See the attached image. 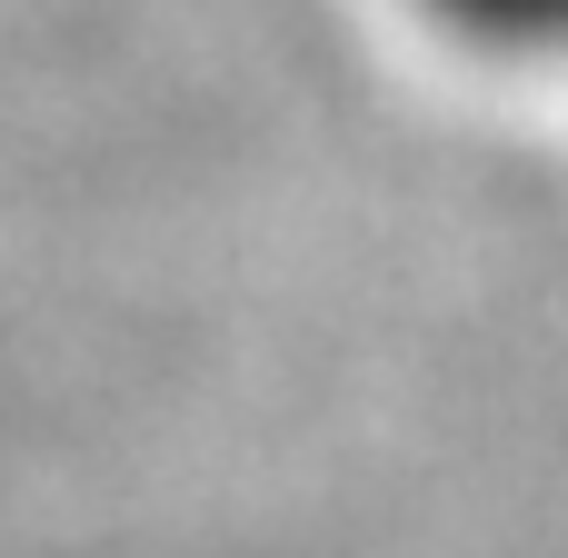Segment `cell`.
Segmentation results:
<instances>
[{
	"instance_id": "cell-1",
	"label": "cell",
	"mask_w": 568,
	"mask_h": 558,
	"mask_svg": "<svg viewBox=\"0 0 568 558\" xmlns=\"http://www.w3.org/2000/svg\"><path fill=\"white\" fill-rule=\"evenodd\" d=\"M409 20H429L439 40L479 50V60H568V0H409Z\"/></svg>"
}]
</instances>
